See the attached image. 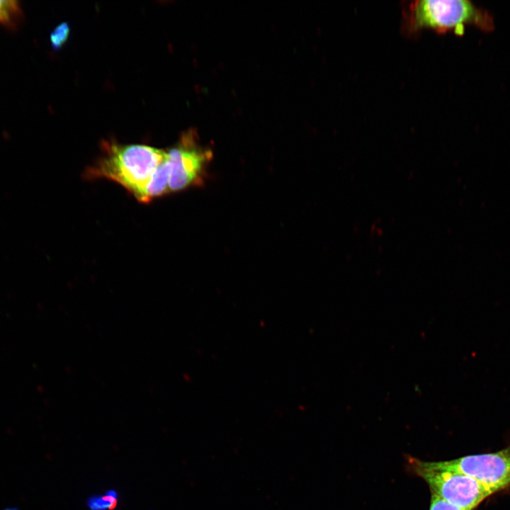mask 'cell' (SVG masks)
Segmentation results:
<instances>
[{
  "instance_id": "6da1fadb",
  "label": "cell",
  "mask_w": 510,
  "mask_h": 510,
  "mask_svg": "<svg viewBox=\"0 0 510 510\" xmlns=\"http://www.w3.org/2000/svg\"><path fill=\"white\" fill-rule=\"evenodd\" d=\"M103 153L86 170L89 178H105L116 182L142 203L152 176L167 157V152L144 144L106 142Z\"/></svg>"
},
{
  "instance_id": "7a4b0ae2",
  "label": "cell",
  "mask_w": 510,
  "mask_h": 510,
  "mask_svg": "<svg viewBox=\"0 0 510 510\" xmlns=\"http://www.w3.org/2000/svg\"><path fill=\"white\" fill-rule=\"evenodd\" d=\"M410 28H431L461 34L465 26L473 25L484 31L494 28L492 16L468 0H419L409 8Z\"/></svg>"
},
{
  "instance_id": "3957f363",
  "label": "cell",
  "mask_w": 510,
  "mask_h": 510,
  "mask_svg": "<svg viewBox=\"0 0 510 510\" xmlns=\"http://www.w3.org/2000/svg\"><path fill=\"white\" fill-rule=\"evenodd\" d=\"M414 472L429 485L432 494L464 510H472L494 492L460 472L441 467L437 462L411 458Z\"/></svg>"
},
{
  "instance_id": "277c9868",
  "label": "cell",
  "mask_w": 510,
  "mask_h": 510,
  "mask_svg": "<svg viewBox=\"0 0 510 510\" xmlns=\"http://www.w3.org/2000/svg\"><path fill=\"white\" fill-rule=\"evenodd\" d=\"M166 152L170 170L169 193L203 184L212 153L200 147L192 133L183 135Z\"/></svg>"
},
{
  "instance_id": "5b68a950",
  "label": "cell",
  "mask_w": 510,
  "mask_h": 510,
  "mask_svg": "<svg viewBox=\"0 0 510 510\" xmlns=\"http://www.w3.org/2000/svg\"><path fill=\"white\" fill-rule=\"evenodd\" d=\"M437 463L474 478L494 493L510 486V446L494 453Z\"/></svg>"
},
{
  "instance_id": "8992f818",
  "label": "cell",
  "mask_w": 510,
  "mask_h": 510,
  "mask_svg": "<svg viewBox=\"0 0 510 510\" xmlns=\"http://www.w3.org/2000/svg\"><path fill=\"white\" fill-rule=\"evenodd\" d=\"M22 16V9L18 1H0V26L14 29L21 21Z\"/></svg>"
},
{
  "instance_id": "52a82bcc",
  "label": "cell",
  "mask_w": 510,
  "mask_h": 510,
  "mask_svg": "<svg viewBox=\"0 0 510 510\" xmlns=\"http://www.w3.org/2000/svg\"><path fill=\"white\" fill-rule=\"evenodd\" d=\"M70 28L67 23H61L50 33V41L53 49L58 50L68 40Z\"/></svg>"
},
{
  "instance_id": "ba28073f",
  "label": "cell",
  "mask_w": 510,
  "mask_h": 510,
  "mask_svg": "<svg viewBox=\"0 0 510 510\" xmlns=\"http://www.w3.org/2000/svg\"><path fill=\"white\" fill-rule=\"evenodd\" d=\"M89 505L92 510L113 509L117 505L116 494L107 492L106 495L90 499Z\"/></svg>"
},
{
  "instance_id": "9c48e42d",
  "label": "cell",
  "mask_w": 510,
  "mask_h": 510,
  "mask_svg": "<svg viewBox=\"0 0 510 510\" xmlns=\"http://www.w3.org/2000/svg\"><path fill=\"white\" fill-rule=\"evenodd\" d=\"M429 510H464L452 505L434 494H431Z\"/></svg>"
}]
</instances>
